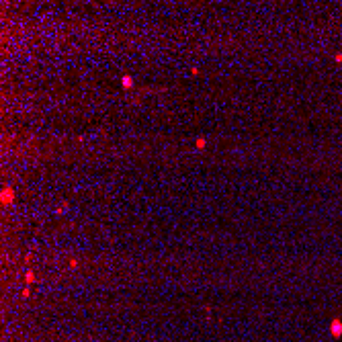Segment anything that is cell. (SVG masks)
Returning <instances> with one entry per match:
<instances>
[{
  "mask_svg": "<svg viewBox=\"0 0 342 342\" xmlns=\"http://www.w3.org/2000/svg\"><path fill=\"white\" fill-rule=\"evenodd\" d=\"M121 82H123V86H125V88H131V86H133V80H131L129 76H125V78L121 80Z\"/></svg>",
  "mask_w": 342,
  "mask_h": 342,
  "instance_id": "obj_1",
  "label": "cell"
},
{
  "mask_svg": "<svg viewBox=\"0 0 342 342\" xmlns=\"http://www.w3.org/2000/svg\"><path fill=\"white\" fill-rule=\"evenodd\" d=\"M195 145H197V148H203V145H205V139H203V137H199L197 142H195Z\"/></svg>",
  "mask_w": 342,
  "mask_h": 342,
  "instance_id": "obj_2",
  "label": "cell"
}]
</instances>
